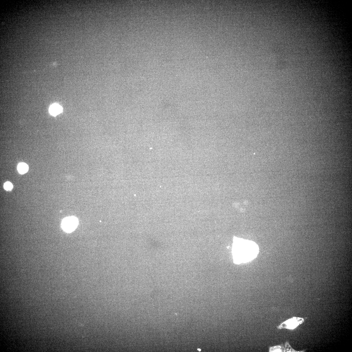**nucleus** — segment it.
Returning <instances> with one entry per match:
<instances>
[{"instance_id": "5", "label": "nucleus", "mask_w": 352, "mask_h": 352, "mask_svg": "<svg viewBox=\"0 0 352 352\" xmlns=\"http://www.w3.org/2000/svg\"><path fill=\"white\" fill-rule=\"evenodd\" d=\"M18 170L21 174L26 173L29 170V166L27 164L24 163H20L18 166Z\"/></svg>"}, {"instance_id": "3", "label": "nucleus", "mask_w": 352, "mask_h": 352, "mask_svg": "<svg viewBox=\"0 0 352 352\" xmlns=\"http://www.w3.org/2000/svg\"><path fill=\"white\" fill-rule=\"evenodd\" d=\"M304 321L303 319L301 318H294L286 321L285 323L286 328L293 329Z\"/></svg>"}, {"instance_id": "7", "label": "nucleus", "mask_w": 352, "mask_h": 352, "mask_svg": "<svg viewBox=\"0 0 352 352\" xmlns=\"http://www.w3.org/2000/svg\"><path fill=\"white\" fill-rule=\"evenodd\" d=\"M198 350H199V351H201V349H198Z\"/></svg>"}, {"instance_id": "2", "label": "nucleus", "mask_w": 352, "mask_h": 352, "mask_svg": "<svg viewBox=\"0 0 352 352\" xmlns=\"http://www.w3.org/2000/svg\"><path fill=\"white\" fill-rule=\"evenodd\" d=\"M78 224V220L76 218L74 217H69L63 220L62 223V227L65 231L70 233L75 230Z\"/></svg>"}, {"instance_id": "1", "label": "nucleus", "mask_w": 352, "mask_h": 352, "mask_svg": "<svg viewBox=\"0 0 352 352\" xmlns=\"http://www.w3.org/2000/svg\"><path fill=\"white\" fill-rule=\"evenodd\" d=\"M234 260L236 263L246 262L257 256L258 249L256 244L250 241L236 240L233 248Z\"/></svg>"}, {"instance_id": "6", "label": "nucleus", "mask_w": 352, "mask_h": 352, "mask_svg": "<svg viewBox=\"0 0 352 352\" xmlns=\"http://www.w3.org/2000/svg\"><path fill=\"white\" fill-rule=\"evenodd\" d=\"M4 189L7 191L11 190L13 188V184L9 182H6L4 186Z\"/></svg>"}, {"instance_id": "4", "label": "nucleus", "mask_w": 352, "mask_h": 352, "mask_svg": "<svg viewBox=\"0 0 352 352\" xmlns=\"http://www.w3.org/2000/svg\"><path fill=\"white\" fill-rule=\"evenodd\" d=\"M62 111L61 106L58 104H53L51 106L49 112L52 115L55 116L61 113Z\"/></svg>"}]
</instances>
